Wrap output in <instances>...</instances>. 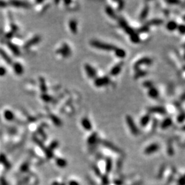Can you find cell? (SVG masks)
Here are the masks:
<instances>
[{
  "instance_id": "ee69618b",
  "label": "cell",
  "mask_w": 185,
  "mask_h": 185,
  "mask_svg": "<svg viewBox=\"0 0 185 185\" xmlns=\"http://www.w3.org/2000/svg\"><path fill=\"white\" fill-rule=\"evenodd\" d=\"M143 86L150 89L153 87V82L151 81H145L143 83Z\"/></svg>"
},
{
  "instance_id": "ac0fdd59",
  "label": "cell",
  "mask_w": 185,
  "mask_h": 185,
  "mask_svg": "<svg viewBox=\"0 0 185 185\" xmlns=\"http://www.w3.org/2000/svg\"><path fill=\"white\" fill-rule=\"evenodd\" d=\"M172 119L170 117L165 118L164 120L163 121L162 123H161V127L162 129H167L168 127L171 126L172 125Z\"/></svg>"
},
{
  "instance_id": "ab89813d",
  "label": "cell",
  "mask_w": 185,
  "mask_h": 185,
  "mask_svg": "<svg viewBox=\"0 0 185 185\" xmlns=\"http://www.w3.org/2000/svg\"><path fill=\"white\" fill-rule=\"evenodd\" d=\"M185 121V112H182L177 117V122L178 123H182Z\"/></svg>"
},
{
  "instance_id": "d6986e66",
  "label": "cell",
  "mask_w": 185,
  "mask_h": 185,
  "mask_svg": "<svg viewBox=\"0 0 185 185\" xmlns=\"http://www.w3.org/2000/svg\"><path fill=\"white\" fill-rule=\"evenodd\" d=\"M149 11H150V8H149V6L148 5L145 6V7L143 8V9L142 10V11L140 14V17H139V19L141 21H143L145 19L148 17V14H149Z\"/></svg>"
},
{
  "instance_id": "52a82bcc",
  "label": "cell",
  "mask_w": 185,
  "mask_h": 185,
  "mask_svg": "<svg viewBox=\"0 0 185 185\" xmlns=\"http://www.w3.org/2000/svg\"><path fill=\"white\" fill-rule=\"evenodd\" d=\"M84 69L86 70L87 76H89V78H94L95 76H97V71L92 66L89 65V64H86L84 65Z\"/></svg>"
},
{
  "instance_id": "bcb514c9",
  "label": "cell",
  "mask_w": 185,
  "mask_h": 185,
  "mask_svg": "<svg viewBox=\"0 0 185 185\" xmlns=\"http://www.w3.org/2000/svg\"><path fill=\"white\" fill-rule=\"evenodd\" d=\"M0 184L1 185H9L8 182H7V180H6V178L3 177V176L0 178Z\"/></svg>"
},
{
  "instance_id": "680465c9",
  "label": "cell",
  "mask_w": 185,
  "mask_h": 185,
  "mask_svg": "<svg viewBox=\"0 0 185 185\" xmlns=\"http://www.w3.org/2000/svg\"><path fill=\"white\" fill-rule=\"evenodd\" d=\"M184 60H185V53H184Z\"/></svg>"
},
{
  "instance_id": "4316f807",
  "label": "cell",
  "mask_w": 185,
  "mask_h": 185,
  "mask_svg": "<svg viewBox=\"0 0 185 185\" xmlns=\"http://www.w3.org/2000/svg\"><path fill=\"white\" fill-rule=\"evenodd\" d=\"M30 165V163L28 161H25V162L23 163L20 167V172L21 173H26V172L29 171Z\"/></svg>"
},
{
  "instance_id": "91938a15",
  "label": "cell",
  "mask_w": 185,
  "mask_h": 185,
  "mask_svg": "<svg viewBox=\"0 0 185 185\" xmlns=\"http://www.w3.org/2000/svg\"><path fill=\"white\" fill-rule=\"evenodd\" d=\"M184 48H185V44H184Z\"/></svg>"
},
{
  "instance_id": "f546056e",
  "label": "cell",
  "mask_w": 185,
  "mask_h": 185,
  "mask_svg": "<svg viewBox=\"0 0 185 185\" xmlns=\"http://www.w3.org/2000/svg\"><path fill=\"white\" fill-rule=\"evenodd\" d=\"M31 177L30 176H26L19 180L17 185H27L30 181Z\"/></svg>"
},
{
  "instance_id": "7bdbcfd3",
  "label": "cell",
  "mask_w": 185,
  "mask_h": 185,
  "mask_svg": "<svg viewBox=\"0 0 185 185\" xmlns=\"http://www.w3.org/2000/svg\"><path fill=\"white\" fill-rule=\"evenodd\" d=\"M177 29L178 30V31H179V32L180 34H182V35H185V25L181 24L178 25Z\"/></svg>"
},
{
  "instance_id": "2e32d148",
  "label": "cell",
  "mask_w": 185,
  "mask_h": 185,
  "mask_svg": "<svg viewBox=\"0 0 185 185\" xmlns=\"http://www.w3.org/2000/svg\"><path fill=\"white\" fill-rule=\"evenodd\" d=\"M13 70L17 75H21L24 71V69H23L22 65L19 63H15L13 64Z\"/></svg>"
},
{
  "instance_id": "5b68a950",
  "label": "cell",
  "mask_w": 185,
  "mask_h": 185,
  "mask_svg": "<svg viewBox=\"0 0 185 185\" xmlns=\"http://www.w3.org/2000/svg\"><path fill=\"white\" fill-rule=\"evenodd\" d=\"M110 82V78H108L107 76H104V77L102 78H96L94 81V84L95 86L97 87H101L109 84Z\"/></svg>"
},
{
  "instance_id": "836d02e7",
  "label": "cell",
  "mask_w": 185,
  "mask_h": 185,
  "mask_svg": "<svg viewBox=\"0 0 185 185\" xmlns=\"http://www.w3.org/2000/svg\"><path fill=\"white\" fill-rule=\"evenodd\" d=\"M103 145L104 146L107 147V148H108L109 149H110V150H114V151H116V152H119V149L117 148H116L115 146L113 144L110 143V142H108V141H103Z\"/></svg>"
},
{
  "instance_id": "3957f363",
  "label": "cell",
  "mask_w": 185,
  "mask_h": 185,
  "mask_svg": "<svg viewBox=\"0 0 185 185\" xmlns=\"http://www.w3.org/2000/svg\"><path fill=\"white\" fill-rule=\"evenodd\" d=\"M57 53L59 54H60L62 56L65 57V58H67V57H69L71 54V50L70 47L68 45L67 43H63L62 45L61 48H59L58 50H57Z\"/></svg>"
},
{
  "instance_id": "603a6c76",
  "label": "cell",
  "mask_w": 185,
  "mask_h": 185,
  "mask_svg": "<svg viewBox=\"0 0 185 185\" xmlns=\"http://www.w3.org/2000/svg\"><path fill=\"white\" fill-rule=\"evenodd\" d=\"M105 12L112 19H116L117 18V14L114 11V10L112 9V7H110L109 6H107L105 8Z\"/></svg>"
},
{
  "instance_id": "6f0895ef",
  "label": "cell",
  "mask_w": 185,
  "mask_h": 185,
  "mask_svg": "<svg viewBox=\"0 0 185 185\" xmlns=\"http://www.w3.org/2000/svg\"><path fill=\"white\" fill-rule=\"evenodd\" d=\"M183 19L185 21V15L184 16V17H183Z\"/></svg>"
},
{
  "instance_id": "c3c4849f",
  "label": "cell",
  "mask_w": 185,
  "mask_h": 185,
  "mask_svg": "<svg viewBox=\"0 0 185 185\" xmlns=\"http://www.w3.org/2000/svg\"><path fill=\"white\" fill-rule=\"evenodd\" d=\"M118 9L119 10H122L123 8V7H124V2L123 1H119L118 2Z\"/></svg>"
},
{
  "instance_id": "f5cc1de1",
  "label": "cell",
  "mask_w": 185,
  "mask_h": 185,
  "mask_svg": "<svg viewBox=\"0 0 185 185\" xmlns=\"http://www.w3.org/2000/svg\"><path fill=\"white\" fill-rule=\"evenodd\" d=\"M44 163V161H43V160H40V161H39V162L37 163V165H41L42 164V163Z\"/></svg>"
},
{
  "instance_id": "74e56055",
  "label": "cell",
  "mask_w": 185,
  "mask_h": 185,
  "mask_svg": "<svg viewBox=\"0 0 185 185\" xmlns=\"http://www.w3.org/2000/svg\"><path fill=\"white\" fill-rule=\"evenodd\" d=\"M33 140H34V141L37 144V145L41 149V150L43 151L44 150H45V148H46L45 146L44 145V144H43V143H42V142L40 141V140L39 139H37V138H35V137H34V139H33Z\"/></svg>"
},
{
  "instance_id": "8992f818",
  "label": "cell",
  "mask_w": 185,
  "mask_h": 185,
  "mask_svg": "<svg viewBox=\"0 0 185 185\" xmlns=\"http://www.w3.org/2000/svg\"><path fill=\"white\" fill-rule=\"evenodd\" d=\"M119 23L120 26L122 27L123 30H124V31L127 34V35H129L130 36L132 35V34L135 33V30H134L131 27H130L129 25H127L126 21H125L124 19L120 18L119 19Z\"/></svg>"
},
{
  "instance_id": "f1b7e54d",
  "label": "cell",
  "mask_w": 185,
  "mask_h": 185,
  "mask_svg": "<svg viewBox=\"0 0 185 185\" xmlns=\"http://www.w3.org/2000/svg\"><path fill=\"white\" fill-rule=\"evenodd\" d=\"M97 140V134L94 132L89 137L88 140H87V142H88L89 145H94L95 143H96Z\"/></svg>"
},
{
  "instance_id": "484cf974",
  "label": "cell",
  "mask_w": 185,
  "mask_h": 185,
  "mask_svg": "<svg viewBox=\"0 0 185 185\" xmlns=\"http://www.w3.org/2000/svg\"><path fill=\"white\" fill-rule=\"evenodd\" d=\"M151 119V117L149 114H145V115L141 119V121H140V123H141V126L145 127L148 124L149 122H150Z\"/></svg>"
},
{
  "instance_id": "816d5d0a",
  "label": "cell",
  "mask_w": 185,
  "mask_h": 185,
  "mask_svg": "<svg viewBox=\"0 0 185 185\" xmlns=\"http://www.w3.org/2000/svg\"><path fill=\"white\" fill-rule=\"evenodd\" d=\"M166 2L170 4H180L179 1H166Z\"/></svg>"
},
{
  "instance_id": "9f6ffc18",
  "label": "cell",
  "mask_w": 185,
  "mask_h": 185,
  "mask_svg": "<svg viewBox=\"0 0 185 185\" xmlns=\"http://www.w3.org/2000/svg\"><path fill=\"white\" fill-rule=\"evenodd\" d=\"M60 185H66L65 183H60Z\"/></svg>"
},
{
  "instance_id": "cb8c5ba5",
  "label": "cell",
  "mask_w": 185,
  "mask_h": 185,
  "mask_svg": "<svg viewBox=\"0 0 185 185\" xmlns=\"http://www.w3.org/2000/svg\"><path fill=\"white\" fill-rule=\"evenodd\" d=\"M114 52V54H115L116 56L118 57V58H125V56H126V52H125V51L124 50H123V49L117 48Z\"/></svg>"
},
{
  "instance_id": "9c48e42d",
  "label": "cell",
  "mask_w": 185,
  "mask_h": 185,
  "mask_svg": "<svg viewBox=\"0 0 185 185\" xmlns=\"http://www.w3.org/2000/svg\"><path fill=\"white\" fill-rule=\"evenodd\" d=\"M9 4L12 6L17 8H28L30 7V5L28 2L26 1H10Z\"/></svg>"
},
{
  "instance_id": "7dc6e473",
  "label": "cell",
  "mask_w": 185,
  "mask_h": 185,
  "mask_svg": "<svg viewBox=\"0 0 185 185\" xmlns=\"http://www.w3.org/2000/svg\"><path fill=\"white\" fill-rule=\"evenodd\" d=\"M110 167H111V161L109 158H108L107 161H106V171H110Z\"/></svg>"
},
{
  "instance_id": "e0dca14e",
  "label": "cell",
  "mask_w": 185,
  "mask_h": 185,
  "mask_svg": "<svg viewBox=\"0 0 185 185\" xmlns=\"http://www.w3.org/2000/svg\"><path fill=\"white\" fill-rule=\"evenodd\" d=\"M69 28L72 32V33L76 35L78 32V23L77 21L75 19H71L69 23Z\"/></svg>"
},
{
  "instance_id": "5bb4252c",
  "label": "cell",
  "mask_w": 185,
  "mask_h": 185,
  "mask_svg": "<svg viewBox=\"0 0 185 185\" xmlns=\"http://www.w3.org/2000/svg\"><path fill=\"white\" fill-rule=\"evenodd\" d=\"M0 163L4 165V167L6 168V169H10L11 167V164H10L9 161H8L6 156L4 154H0Z\"/></svg>"
},
{
  "instance_id": "e575fe53",
  "label": "cell",
  "mask_w": 185,
  "mask_h": 185,
  "mask_svg": "<svg viewBox=\"0 0 185 185\" xmlns=\"http://www.w3.org/2000/svg\"><path fill=\"white\" fill-rule=\"evenodd\" d=\"M130 40L134 43H139L140 42V38L139 35L136 32L132 34V35H130Z\"/></svg>"
},
{
  "instance_id": "30bf717a",
  "label": "cell",
  "mask_w": 185,
  "mask_h": 185,
  "mask_svg": "<svg viewBox=\"0 0 185 185\" xmlns=\"http://www.w3.org/2000/svg\"><path fill=\"white\" fill-rule=\"evenodd\" d=\"M148 111L150 113H158V114H165L166 109L163 106H153L148 108Z\"/></svg>"
},
{
  "instance_id": "ba28073f",
  "label": "cell",
  "mask_w": 185,
  "mask_h": 185,
  "mask_svg": "<svg viewBox=\"0 0 185 185\" xmlns=\"http://www.w3.org/2000/svg\"><path fill=\"white\" fill-rule=\"evenodd\" d=\"M40 41H41V37L39 36H35L32 39H31L30 40H29V41H27L25 42L23 48L25 49H28L31 48V47H32L33 45H35L39 43Z\"/></svg>"
},
{
  "instance_id": "7a4b0ae2",
  "label": "cell",
  "mask_w": 185,
  "mask_h": 185,
  "mask_svg": "<svg viewBox=\"0 0 185 185\" xmlns=\"http://www.w3.org/2000/svg\"><path fill=\"white\" fill-rule=\"evenodd\" d=\"M125 120H126V123L127 125H128L130 130L131 132L134 135H139V129H138L137 125L135 124V122H134L132 117L130 115H127L126 118H125Z\"/></svg>"
},
{
  "instance_id": "4fadbf2b",
  "label": "cell",
  "mask_w": 185,
  "mask_h": 185,
  "mask_svg": "<svg viewBox=\"0 0 185 185\" xmlns=\"http://www.w3.org/2000/svg\"><path fill=\"white\" fill-rule=\"evenodd\" d=\"M122 66H123V63H119L115 66H114V67L111 69V70H110V75L115 76H117L118 74H119L121 71H122Z\"/></svg>"
},
{
  "instance_id": "8d00e7d4",
  "label": "cell",
  "mask_w": 185,
  "mask_h": 185,
  "mask_svg": "<svg viewBox=\"0 0 185 185\" xmlns=\"http://www.w3.org/2000/svg\"><path fill=\"white\" fill-rule=\"evenodd\" d=\"M50 117H51V119H52L53 123H54L55 125H58V126H59V125H61L62 122H61V121H60V119H59L58 117L55 116V115H54V114H51Z\"/></svg>"
},
{
  "instance_id": "681fc988",
  "label": "cell",
  "mask_w": 185,
  "mask_h": 185,
  "mask_svg": "<svg viewBox=\"0 0 185 185\" xmlns=\"http://www.w3.org/2000/svg\"><path fill=\"white\" fill-rule=\"evenodd\" d=\"M7 3L6 1H0V8H5L7 6Z\"/></svg>"
},
{
  "instance_id": "d4e9b609",
  "label": "cell",
  "mask_w": 185,
  "mask_h": 185,
  "mask_svg": "<svg viewBox=\"0 0 185 185\" xmlns=\"http://www.w3.org/2000/svg\"><path fill=\"white\" fill-rule=\"evenodd\" d=\"M55 161H56V164L57 165V166H58L59 167L65 168L67 166V161L64 158H56Z\"/></svg>"
},
{
  "instance_id": "83f0119b",
  "label": "cell",
  "mask_w": 185,
  "mask_h": 185,
  "mask_svg": "<svg viewBox=\"0 0 185 185\" xmlns=\"http://www.w3.org/2000/svg\"><path fill=\"white\" fill-rule=\"evenodd\" d=\"M4 115L6 119L8 121H12L14 119V114L10 110H7L6 111H4Z\"/></svg>"
},
{
  "instance_id": "f6af8a7d",
  "label": "cell",
  "mask_w": 185,
  "mask_h": 185,
  "mask_svg": "<svg viewBox=\"0 0 185 185\" xmlns=\"http://www.w3.org/2000/svg\"><path fill=\"white\" fill-rule=\"evenodd\" d=\"M7 73V70L4 67H0V76H4Z\"/></svg>"
},
{
  "instance_id": "60d3db41",
  "label": "cell",
  "mask_w": 185,
  "mask_h": 185,
  "mask_svg": "<svg viewBox=\"0 0 185 185\" xmlns=\"http://www.w3.org/2000/svg\"><path fill=\"white\" fill-rule=\"evenodd\" d=\"M149 29H150V26H149L148 24H145L141 27H140V29L139 30V32L141 33L147 32L149 31Z\"/></svg>"
},
{
  "instance_id": "7c38bea8",
  "label": "cell",
  "mask_w": 185,
  "mask_h": 185,
  "mask_svg": "<svg viewBox=\"0 0 185 185\" xmlns=\"http://www.w3.org/2000/svg\"><path fill=\"white\" fill-rule=\"evenodd\" d=\"M7 45L8 47V48H9L10 50V51H11V52L13 53V54L15 55V56H19L20 54H21L20 50L19 49V48L16 45L12 43V42H8Z\"/></svg>"
},
{
  "instance_id": "db71d44e",
  "label": "cell",
  "mask_w": 185,
  "mask_h": 185,
  "mask_svg": "<svg viewBox=\"0 0 185 185\" xmlns=\"http://www.w3.org/2000/svg\"><path fill=\"white\" fill-rule=\"evenodd\" d=\"M60 183H58V182H54L52 185H60Z\"/></svg>"
},
{
  "instance_id": "f35d334b",
  "label": "cell",
  "mask_w": 185,
  "mask_h": 185,
  "mask_svg": "<svg viewBox=\"0 0 185 185\" xmlns=\"http://www.w3.org/2000/svg\"><path fill=\"white\" fill-rule=\"evenodd\" d=\"M58 145H59L58 142L56 141H53V142H52V143H50V146H49L48 148L50 149L51 150L53 151L54 150H55V149H56L57 148H58Z\"/></svg>"
},
{
  "instance_id": "d6a6232c",
  "label": "cell",
  "mask_w": 185,
  "mask_h": 185,
  "mask_svg": "<svg viewBox=\"0 0 185 185\" xmlns=\"http://www.w3.org/2000/svg\"><path fill=\"white\" fill-rule=\"evenodd\" d=\"M43 152L45 153V154L46 157L48 159H52V158H53L54 157V152H53V151L51 150L50 149H49L48 148H45V150H43Z\"/></svg>"
},
{
  "instance_id": "d590c367",
  "label": "cell",
  "mask_w": 185,
  "mask_h": 185,
  "mask_svg": "<svg viewBox=\"0 0 185 185\" xmlns=\"http://www.w3.org/2000/svg\"><path fill=\"white\" fill-rule=\"evenodd\" d=\"M40 89H41V90L42 91L43 93H45L47 89H47V86L45 82V80L42 78H40Z\"/></svg>"
},
{
  "instance_id": "ffe728a7",
  "label": "cell",
  "mask_w": 185,
  "mask_h": 185,
  "mask_svg": "<svg viewBox=\"0 0 185 185\" xmlns=\"http://www.w3.org/2000/svg\"><path fill=\"white\" fill-rule=\"evenodd\" d=\"M148 95L150 97H152L153 99H156L158 97L159 93L158 89L155 88V87H152V88L149 89L148 91Z\"/></svg>"
},
{
  "instance_id": "11a10c76",
  "label": "cell",
  "mask_w": 185,
  "mask_h": 185,
  "mask_svg": "<svg viewBox=\"0 0 185 185\" xmlns=\"http://www.w3.org/2000/svg\"><path fill=\"white\" fill-rule=\"evenodd\" d=\"M181 99H182V100H185V93H184V95H182Z\"/></svg>"
},
{
  "instance_id": "b9f144b4",
  "label": "cell",
  "mask_w": 185,
  "mask_h": 185,
  "mask_svg": "<svg viewBox=\"0 0 185 185\" xmlns=\"http://www.w3.org/2000/svg\"><path fill=\"white\" fill-rule=\"evenodd\" d=\"M41 98L43 99L45 101H46V102H50V101L52 100V97H51L49 95L46 94V93H43V94L41 95Z\"/></svg>"
},
{
  "instance_id": "44dd1931",
  "label": "cell",
  "mask_w": 185,
  "mask_h": 185,
  "mask_svg": "<svg viewBox=\"0 0 185 185\" xmlns=\"http://www.w3.org/2000/svg\"><path fill=\"white\" fill-rule=\"evenodd\" d=\"M166 28L169 31H174L178 28V24L176 21H170L166 25Z\"/></svg>"
},
{
  "instance_id": "94428289",
  "label": "cell",
  "mask_w": 185,
  "mask_h": 185,
  "mask_svg": "<svg viewBox=\"0 0 185 185\" xmlns=\"http://www.w3.org/2000/svg\"><path fill=\"white\" fill-rule=\"evenodd\" d=\"M30 185H31V184H30Z\"/></svg>"
},
{
  "instance_id": "f907efd6",
  "label": "cell",
  "mask_w": 185,
  "mask_h": 185,
  "mask_svg": "<svg viewBox=\"0 0 185 185\" xmlns=\"http://www.w3.org/2000/svg\"><path fill=\"white\" fill-rule=\"evenodd\" d=\"M68 184L69 185H80L77 181H76V180H71Z\"/></svg>"
},
{
  "instance_id": "1f68e13d",
  "label": "cell",
  "mask_w": 185,
  "mask_h": 185,
  "mask_svg": "<svg viewBox=\"0 0 185 185\" xmlns=\"http://www.w3.org/2000/svg\"><path fill=\"white\" fill-rule=\"evenodd\" d=\"M147 74H148V72L146 71H143V70H137V71H136L134 78H135V79H138V78H142L143 77V76H146Z\"/></svg>"
},
{
  "instance_id": "6da1fadb",
  "label": "cell",
  "mask_w": 185,
  "mask_h": 185,
  "mask_svg": "<svg viewBox=\"0 0 185 185\" xmlns=\"http://www.w3.org/2000/svg\"><path fill=\"white\" fill-rule=\"evenodd\" d=\"M90 44L91 46L94 47V48L99 49V50L107 51V52H110V51H114L117 47L112 45L106 43V42L97 41V40H92L90 42Z\"/></svg>"
},
{
  "instance_id": "9a60e30c",
  "label": "cell",
  "mask_w": 185,
  "mask_h": 185,
  "mask_svg": "<svg viewBox=\"0 0 185 185\" xmlns=\"http://www.w3.org/2000/svg\"><path fill=\"white\" fill-rule=\"evenodd\" d=\"M82 125L86 130H91L92 129V123L90 122V120L87 117H84L82 119Z\"/></svg>"
},
{
  "instance_id": "8fae6325",
  "label": "cell",
  "mask_w": 185,
  "mask_h": 185,
  "mask_svg": "<svg viewBox=\"0 0 185 185\" xmlns=\"http://www.w3.org/2000/svg\"><path fill=\"white\" fill-rule=\"evenodd\" d=\"M159 149V145L157 143L151 144L148 147H147L145 150V153L146 154H151L155 152H157Z\"/></svg>"
},
{
  "instance_id": "4dcf8cb0",
  "label": "cell",
  "mask_w": 185,
  "mask_h": 185,
  "mask_svg": "<svg viewBox=\"0 0 185 185\" xmlns=\"http://www.w3.org/2000/svg\"><path fill=\"white\" fill-rule=\"evenodd\" d=\"M163 23V21L160 19H154L150 21H148L146 24H148L149 26L150 25H160Z\"/></svg>"
},
{
  "instance_id": "277c9868",
  "label": "cell",
  "mask_w": 185,
  "mask_h": 185,
  "mask_svg": "<svg viewBox=\"0 0 185 185\" xmlns=\"http://www.w3.org/2000/svg\"><path fill=\"white\" fill-rule=\"evenodd\" d=\"M152 63H153V60L152 58H149V57H143V58H142L140 59V60L136 62L135 65H134V68H135V69L138 70L141 65H150Z\"/></svg>"
},
{
  "instance_id": "7402d4cb",
  "label": "cell",
  "mask_w": 185,
  "mask_h": 185,
  "mask_svg": "<svg viewBox=\"0 0 185 185\" xmlns=\"http://www.w3.org/2000/svg\"><path fill=\"white\" fill-rule=\"evenodd\" d=\"M0 56L5 60L8 64H11L12 63V59L8 55L6 54L5 51L0 48Z\"/></svg>"
}]
</instances>
